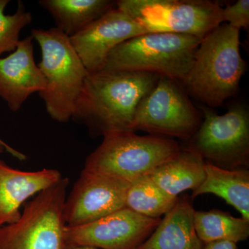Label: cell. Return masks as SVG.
Returning a JSON list of instances; mask_svg holds the SVG:
<instances>
[{"label":"cell","mask_w":249,"mask_h":249,"mask_svg":"<svg viewBox=\"0 0 249 249\" xmlns=\"http://www.w3.org/2000/svg\"><path fill=\"white\" fill-rule=\"evenodd\" d=\"M4 150L9 152L11 155L14 156V157L18 159V160H26L25 155H24L22 152L18 151V150H16L14 147H11L10 145H8L4 141L0 139V154L4 152Z\"/></svg>","instance_id":"cb8c5ba5"},{"label":"cell","mask_w":249,"mask_h":249,"mask_svg":"<svg viewBox=\"0 0 249 249\" xmlns=\"http://www.w3.org/2000/svg\"><path fill=\"white\" fill-rule=\"evenodd\" d=\"M240 36V30L226 23L201 39L193 66L181 83L189 96L212 108L237 93L247 70Z\"/></svg>","instance_id":"7a4b0ae2"},{"label":"cell","mask_w":249,"mask_h":249,"mask_svg":"<svg viewBox=\"0 0 249 249\" xmlns=\"http://www.w3.org/2000/svg\"><path fill=\"white\" fill-rule=\"evenodd\" d=\"M160 76L141 71H101L89 73L75 105L71 119L103 137L134 132L139 103Z\"/></svg>","instance_id":"6da1fadb"},{"label":"cell","mask_w":249,"mask_h":249,"mask_svg":"<svg viewBox=\"0 0 249 249\" xmlns=\"http://www.w3.org/2000/svg\"><path fill=\"white\" fill-rule=\"evenodd\" d=\"M9 0H0V55L6 52H14L19 42V34L32 21V15L26 11L22 1L13 15H6L4 9Z\"/></svg>","instance_id":"44dd1931"},{"label":"cell","mask_w":249,"mask_h":249,"mask_svg":"<svg viewBox=\"0 0 249 249\" xmlns=\"http://www.w3.org/2000/svg\"><path fill=\"white\" fill-rule=\"evenodd\" d=\"M222 22L241 30L249 27V1L238 0L232 4L222 8Z\"/></svg>","instance_id":"7402d4cb"},{"label":"cell","mask_w":249,"mask_h":249,"mask_svg":"<svg viewBox=\"0 0 249 249\" xmlns=\"http://www.w3.org/2000/svg\"><path fill=\"white\" fill-rule=\"evenodd\" d=\"M204 114L199 129L187 148L209 163L224 169L247 168L249 164V113L241 104L219 115L202 106Z\"/></svg>","instance_id":"ba28073f"},{"label":"cell","mask_w":249,"mask_h":249,"mask_svg":"<svg viewBox=\"0 0 249 249\" xmlns=\"http://www.w3.org/2000/svg\"><path fill=\"white\" fill-rule=\"evenodd\" d=\"M65 249H97L91 247H79V246L66 245Z\"/></svg>","instance_id":"d4e9b609"},{"label":"cell","mask_w":249,"mask_h":249,"mask_svg":"<svg viewBox=\"0 0 249 249\" xmlns=\"http://www.w3.org/2000/svg\"><path fill=\"white\" fill-rule=\"evenodd\" d=\"M191 199L178 197L150 237L136 249H202L204 244L195 229L196 210Z\"/></svg>","instance_id":"9a60e30c"},{"label":"cell","mask_w":249,"mask_h":249,"mask_svg":"<svg viewBox=\"0 0 249 249\" xmlns=\"http://www.w3.org/2000/svg\"><path fill=\"white\" fill-rule=\"evenodd\" d=\"M69 182L62 178L26 203L16 222L0 227V249H65Z\"/></svg>","instance_id":"8992f818"},{"label":"cell","mask_w":249,"mask_h":249,"mask_svg":"<svg viewBox=\"0 0 249 249\" xmlns=\"http://www.w3.org/2000/svg\"><path fill=\"white\" fill-rule=\"evenodd\" d=\"M201 40L173 33H147L117 46L101 70L147 72L182 83L193 66Z\"/></svg>","instance_id":"277c9868"},{"label":"cell","mask_w":249,"mask_h":249,"mask_svg":"<svg viewBox=\"0 0 249 249\" xmlns=\"http://www.w3.org/2000/svg\"><path fill=\"white\" fill-rule=\"evenodd\" d=\"M147 33L150 32L115 6L70 38L87 71L92 73L102 70L117 46Z\"/></svg>","instance_id":"7c38bea8"},{"label":"cell","mask_w":249,"mask_h":249,"mask_svg":"<svg viewBox=\"0 0 249 249\" xmlns=\"http://www.w3.org/2000/svg\"><path fill=\"white\" fill-rule=\"evenodd\" d=\"M194 227L199 240L206 245L214 241L243 242L249 237V221L219 210L195 211Z\"/></svg>","instance_id":"d6986e66"},{"label":"cell","mask_w":249,"mask_h":249,"mask_svg":"<svg viewBox=\"0 0 249 249\" xmlns=\"http://www.w3.org/2000/svg\"><path fill=\"white\" fill-rule=\"evenodd\" d=\"M32 36L19 41L16 50L0 58V97L11 111L20 109L27 98L45 88V80L34 57Z\"/></svg>","instance_id":"4fadbf2b"},{"label":"cell","mask_w":249,"mask_h":249,"mask_svg":"<svg viewBox=\"0 0 249 249\" xmlns=\"http://www.w3.org/2000/svg\"><path fill=\"white\" fill-rule=\"evenodd\" d=\"M39 4L52 15L55 28L69 37L116 6L110 0H41Z\"/></svg>","instance_id":"ac0fdd59"},{"label":"cell","mask_w":249,"mask_h":249,"mask_svg":"<svg viewBox=\"0 0 249 249\" xmlns=\"http://www.w3.org/2000/svg\"><path fill=\"white\" fill-rule=\"evenodd\" d=\"M202 249H237V247L235 242L219 240L206 244Z\"/></svg>","instance_id":"603a6c76"},{"label":"cell","mask_w":249,"mask_h":249,"mask_svg":"<svg viewBox=\"0 0 249 249\" xmlns=\"http://www.w3.org/2000/svg\"><path fill=\"white\" fill-rule=\"evenodd\" d=\"M131 183L82 171L64 206L67 227L92 222L125 208Z\"/></svg>","instance_id":"8fae6325"},{"label":"cell","mask_w":249,"mask_h":249,"mask_svg":"<svg viewBox=\"0 0 249 249\" xmlns=\"http://www.w3.org/2000/svg\"><path fill=\"white\" fill-rule=\"evenodd\" d=\"M206 178L193 192L191 198L211 193L222 198L249 221V170L247 168L228 170L206 162Z\"/></svg>","instance_id":"e0dca14e"},{"label":"cell","mask_w":249,"mask_h":249,"mask_svg":"<svg viewBox=\"0 0 249 249\" xmlns=\"http://www.w3.org/2000/svg\"><path fill=\"white\" fill-rule=\"evenodd\" d=\"M181 147L173 139L139 136L134 132L109 134L88 156L83 171L133 182L175 157Z\"/></svg>","instance_id":"5b68a950"},{"label":"cell","mask_w":249,"mask_h":249,"mask_svg":"<svg viewBox=\"0 0 249 249\" xmlns=\"http://www.w3.org/2000/svg\"><path fill=\"white\" fill-rule=\"evenodd\" d=\"M62 175L58 170L23 171L14 169L0 160V227L13 224L21 215V206L58 183Z\"/></svg>","instance_id":"5bb4252c"},{"label":"cell","mask_w":249,"mask_h":249,"mask_svg":"<svg viewBox=\"0 0 249 249\" xmlns=\"http://www.w3.org/2000/svg\"><path fill=\"white\" fill-rule=\"evenodd\" d=\"M178 198L167 194L145 175L131 183L125 208L145 217L160 218L173 209Z\"/></svg>","instance_id":"ffe728a7"},{"label":"cell","mask_w":249,"mask_h":249,"mask_svg":"<svg viewBox=\"0 0 249 249\" xmlns=\"http://www.w3.org/2000/svg\"><path fill=\"white\" fill-rule=\"evenodd\" d=\"M31 36L42 54L37 65L45 78V88L39 94L49 115L53 120L66 123L73 116L89 73L70 37L57 28L33 29Z\"/></svg>","instance_id":"3957f363"},{"label":"cell","mask_w":249,"mask_h":249,"mask_svg":"<svg viewBox=\"0 0 249 249\" xmlns=\"http://www.w3.org/2000/svg\"><path fill=\"white\" fill-rule=\"evenodd\" d=\"M205 163L204 159L196 152L181 148L178 155L157 167L149 176L167 194L178 197L187 190L196 191L204 182Z\"/></svg>","instance_id":"2e32d148"},{"label":"cell","mask_w":249,"mask_h":249,"mask_svg":"<svg viewBox=\"0 0 249 249\" xmlns=\"http://www.w3.org/2000/svg\"><path fill=\"white\" fill-rule=\"evenodd\" d=\"M160 218L145 217L124 208L101 219L66 227L67 245L97 249H136L158 227Z\"/></svg>","instance_id":"30bf717a"},{"label":"cell","mask_w":249,"mask_h":249,"mask_svg":"<svg viewBox=\"0 0 249 249\" xmlns=\"http://www.w3.org/2000/svg\"><path fill=\"white\" fill-rule=\"evenodd\" d=\"M181 82L160 76L139 103L132 129L189 141L202 122Z\"/></svg>","instance_id":"9c48e42d"},{"label":"cell","mask_w":249,"mask_h":249,"mask_svg":"<svg viewBox=\"0 0 249 249\" xmlns=\"http://www.w3.org/2000/svg\"><path fill=\"white\" fill-rule=\"evenodd\" d=\"M118 9L149 32H165L201 40L222 24V7L210 0H120Z\"/></svg>","instance_id":"52a82bcc"},{"label":"cell","mask_w":249,"mask_h":249,"mask_svg":"<svg viewBox=\"0 0 249 249\" xmlns=\"http://www.w3.org/2000/svg\"></svg>","instance_id":"484cf974"}]
</instances>
